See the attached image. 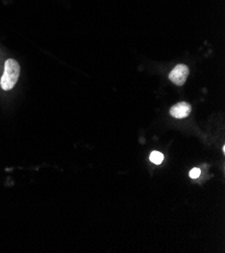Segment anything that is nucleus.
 <instances>
[{
	"label": "nucleus",
	"instance_id": "f257e3e1",
	"mask_svg": "<svg viewBox=\"0 0 225 253\" xmlns=\"http://www.w3.org/2000/svg\"><path fill=\"white\" fill-rule=\"evenodd\" d=\"M20 74V66L19 64L13 60L8 59L4 64V72L1 79H0V86L2 90L9 91L11 90L17 83Z\"/></svg>",
	"mask_w": 225,
	"mask_h": 253
},
{
	"label": "nucleus",
	"instance_id": "f03ea898",
	"mask_svg": "<svg viewBox=\"0 0 225 253\" xmlns=\"http://www.w3.org/2000/svg\"><path fill=\"white\" fill-rule=\"evenodd\" d=\"M188 76H189L188 66L184 64H179L171 71L169 75V79L173 84L177 86H182L187 81Z\"/></svg>",
	"mask_w": 225,
	"mask_h": 253
},
{
	"label": "nucleus",
	"instance_id": "7ed1b4c3",
	"mask_svg": "<svg viewBox=\"0 0 225 253\" xmlns=\"http://www.w3.org/2000/svg\"><path fill=\"white\" fill-rule=\"evenodd\" d=\"M191 111H192V107L189 103L179 102L170 109V114L175 118L182 119V118L188 117Z\"/></svg>",
	"mask_w": 225,
	"mask_h": 253
},
{
	"label": "nucleus",
	"instance_id": "20e7f679",
	"mask_svg": "<svg viewBox=\"0 0 225 253\" xmlns=\"http://www.w3.org/2000/svg\"><path fill=\"white\" fill-rule=\"evenodd\" d=\"M149 161L154 163L155 165H160L164 161V155L160 153V151H153L151 156H149Z\"/></svg>",
	"mask_w": 225,
	"mask_h": 253
},
{
	"label": "nucleus",
	"instance_id": "39448f33",
	"mask_svg": "<svg viewBox=\"0 0 225 253\" xmlns=\"http://www.w3.org/2000/svg\"><path fill=\"white\" fill-rule=\"evenodd\" d=\"M200 173H201V170H200L199 169H192L191 170H190V172H189V175H190V178L191 179H198L199 178V175H200Z\"/></svg>",
	"mask_w": 225,
	"mask_h": 253
}]
</instances>
